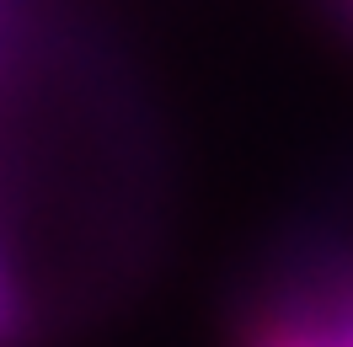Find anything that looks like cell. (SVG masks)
<instances>
[{"label":"cell","instance_id":"6da1fadb","mask_svg":"<svg viewBox=\"0 0 353 347\" xmlns=\"http://www.w3.org/2000/svg\"><path fill=\"white\" fill-rule=\"evenodd\" d=\"M284 262L300 283L310 347H353V230H310Z\"/></svg>","mask_w":353,"mask_h":347},{"label":"cell","instance_id":"7a4b0ae2","mask_svg":"<svg viewBox=\"0 0 353 347\" xmlns=\"http://www.w3.org/2000/svg\"><path fill=\"white\" fill-rule=\"evenodd\" d=\"M48 326L43 262L27 235V209L0 182V347H32Z\"/></svg>","mask_w":353,"mask_h":347},{"label":"cell","instance_id":"3957f363","mask_svg":"<svg viewBox=\"0 0 353 347\" xmlns=\"http://www.w3.org/2000/svg\"><path fill=\"white\" fill-rule=\"evenodd\" d=\"M230 342H236V347H310L300 283H294V273H289L284 257L268 262L263 278H257V288L241 299Z\"/></svg>","mask_w":353,"mask_h":347},{"label":"cell","instance_id":"277c9868","mask_svg":"<svg viewBox=\"0 0 353 347\" xmlns=\"http://www.w3.org/2000/svg\"><path fill=\"white\" fill-rule=\"evenodd\" d=\"M321 6H327L332 17L343 22V32H348V38H353V0H321Z\"/></svg>","mask_w":353,"mask_h":347}]
</instances>
